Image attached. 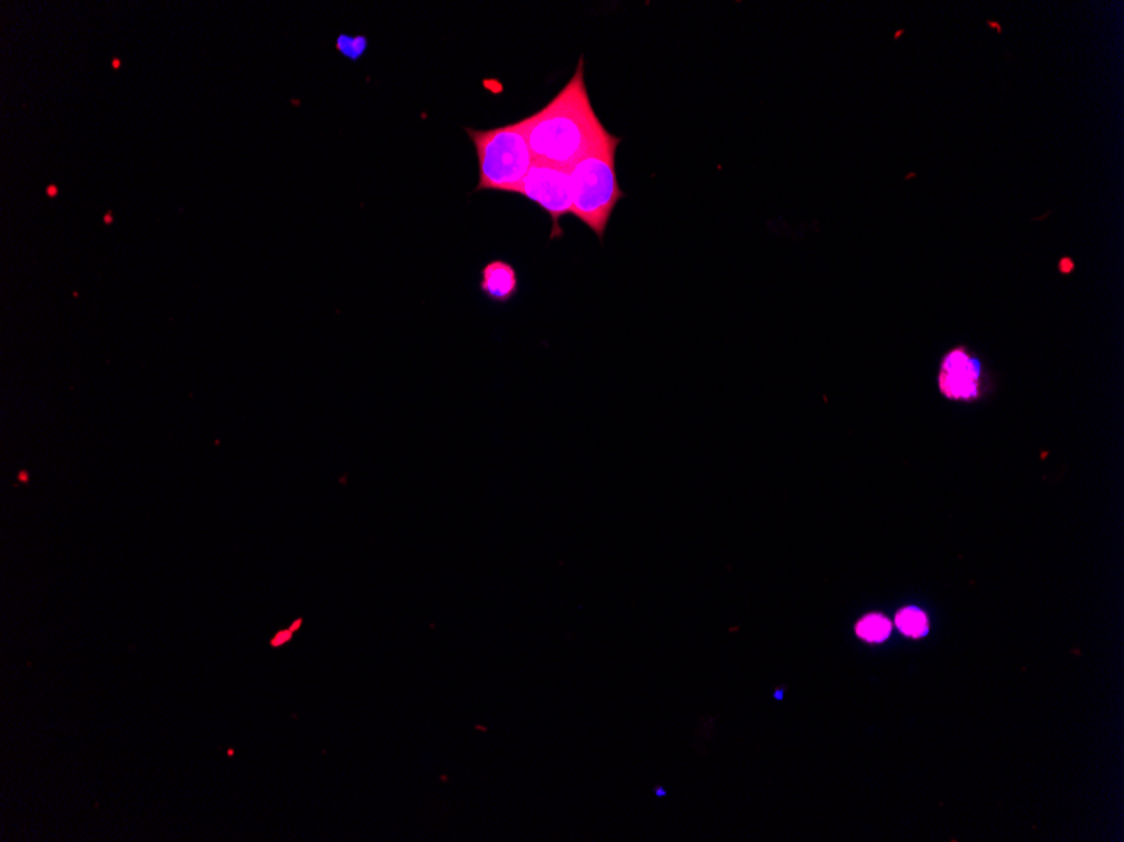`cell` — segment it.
Returning <instances> with one entry per match:
<instances>
[{"label": "cell", "mask_w": 1124, "mask_h": 842, "mask_svg": "<svg viewBox=\"0 0 1124 842\" xmlns=\"http://www.w3.org/2000/svg\"><path fill=\"white\" fill-rule=\"evenodd\" d=\"M536 162L571 169L589 153L618 147L596 114L585 80V61L566 87L533 117L520 120Z\"/></svg>", "instance_id": "obj_1"}, {"label": "cell", "mask_w": 1124, "mask_h": 842, "mask_svg": "<svg viewBox=\"0 0 1124 842\" xmlns=\"http://www.w3.org/2000/svg\"><path fill=\"white\" fill-rule=\"evenodd\" d=\"M467 133L477 150L478 186L475 192L503 190L516 193L536 162L520 121L490 130L467 128Z\"/></svg>", "instance_id": "obj_2"}, {"label": "cell", "mask_w": 1124, "mask_h": 842, "mask_svg": "<svg viewBox=\"0 0 1124 842\" xmlns=\"http://www.w3.org/2000/svg\"><path fill=\"white\" fill-rule=\"evenodd\" d=\"M618 147L598 150L569 169L573 187V214L588 225L599 241L618 202L625 198L616 176Z\"/></svg>", "instance_id": "obj_3"}, {"label": "cell", "mask_w": 1124, "mask_h": 842, "mask_svg": "<svg viewBox=\"0 0 1124 842\" xmlns=\"http://www.w3.org/2000/svg\"><path fill=\"white\" fill-rule=\"evenodd\" d=\"M516 193L536 202L549 214L553 221L550 238L565 234L559 221L565 215L573 214V187L568 169L553 163L534 162Z\"/></svg>", "instance_id": "obj_4"}, {"label": "cell", "mask_w": 1124, "mask_h": 842, "mask_svg": "<svg viewBox=\"0 0 1124 842\" xmlns=\"http://www.w3.org/2000/svg\"><path fill=\"white\" fill-rule=\"evenodd\" d=\"M982 363L969 357L965 350H953L943 360L939 373V389L946 398L975 399L978 395Z\"/></svg>", "instance_id": "obj_5"}, {"label": "cell", "mask_w": 1124, "mask_h": 842, "mask_svg": "<svg viewBox=\"0 0 1124 842\" xmlns=\"http://www.w3.org/2000/svg\"><path fill=\"white\" fill-rule=\"evenodd\" d=\"M480 274V284L478 287H480L481 293L488 300L494 301V303H509L519 293V273H517L513 264L507 263L504 259L488 261L481 268Z\"/></svg>", "instance_id": "obj_6"}, {"label": "cell", "mask_w": 1124, "mask_h": 842, "mask_svg": "<svg viewBox=\"0 0 1124 842\" xmlns=\"http://www.w3.org/2000/svg\"><path fill=\"white\" fill-rule=\"evenodd\" d=\"M337 51L350 61H359L369 49V39L362 34H340L336 41Z\"/></svg>", "instance_id": "obj_7"}, {"label": "cell", "mask_w": 1124, "mask_h": 842, "mask_svg": "<svg viewBox=\"0 0 1124 842\" xmlns=\"http://www.w3.org/2000/svg\"><path fill=\"white\" fill-rule=\"evenodd\" d=\"M857 632L861 638L867 639V641L879 642L889 635L891 624L883 615H868V618L862 619L861 624L857 625Z\"/></svg>", "instance_id": "obj_8"}, {"label": "cell", "mask_w": 1124, "mask_h": 842, "mask_svg": "<svg viewBox=\"0 0 1124 842\" xmlns=\"http://www.w3.org/2000/svg\"><path fill=\"white\" fill-rule=\"evenodd\" d=\"M897 625L907 635H923L927 631L926 615L917 609H906L897 615Z\"/></svg>", "instance_id": "obj_9"}, {"label": "cell", "mask_w": 1124, "mask_h": 842, "mask_svg": "<svg viewBox=\"0 0 1124 842\" xmlns=\"http://www.w3.org/2000/svg\"><path fill=\"white\" fill-rule=\"evenodd\" d=\"M56 193H58V189H56L54 186L48 187V196H49V198H56Z\"/></svg>", "instance_id": "obj_10"}]
</instances>
